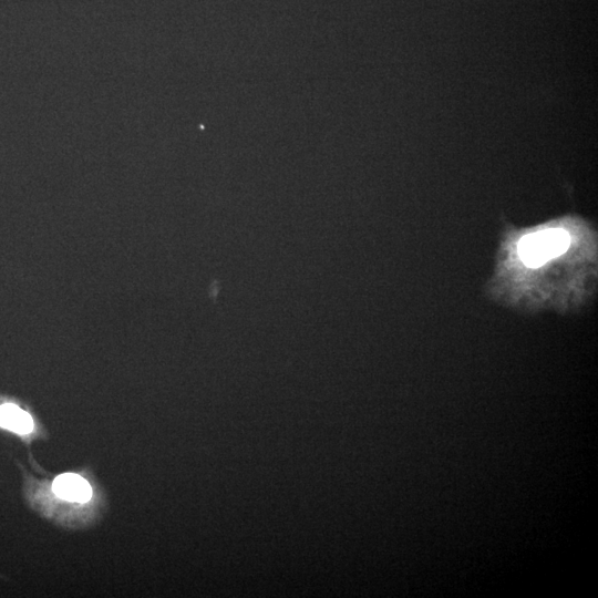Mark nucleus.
Listing matches in <instances>:
<instances>
[{
	"instance_id": "nucleus-1",
	"label": "nucleus",
	"mask_w": 598,
	"mask_h": 598,
	"mask_svg": "<svg viewBox=\"0 0 598 598\" xmlns=\"http://www.w3.org/2000/svg\"><path fill=\"white\" fill-rule=\"evenodd\" d=\"M568 218L559 223L529 231L517 248L522 261L532 268H538L564 254L570 243L567 228Z\"/></svg>"
},
{
	"instance_id": "nucleus-2",
	"label": "nucleus",
	"mask_w": 598,
	"mask_h": 598,
	"mask_svg": "<svg viewBox=\"0 0 598 598\" xmlns=\"http://www.w3.org/2000/svg\"><path fill=\"white\" fill-rule=\"evenodd\" d=\"M0 430L28 437L34 431L32 415L12 401L0 402Z\"/></svg>"
},
{
	"instance_id": "nucleus-3",
	"label": "nucleus",
	"mask_w": 598,
	"mask_h": 598,
	"mask_svg": "<svg viewBox=\"0 0 598 598\" xmlns=\"http://www.w3.org/2000/svg\"><path fill=\"white\" fill-rule=\"evenodd\" d=\"M52 489L56 496L69 502L85 503L92 496L89 482L74 473H64L55 477Z\"/></svg>"
}]
</instances>
